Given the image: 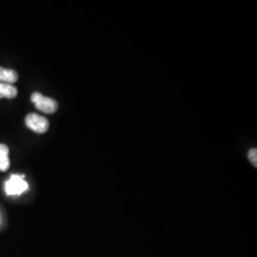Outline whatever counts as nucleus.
I'll list each match as a JSON object with an SVG mask.
<instances>
[{
  "mask_svg": "<svg viewBox=\"0 0 257 257\" xmlns=\"http://www.w3.org/2000/svg\"><path fill=\"white\" fill-rule=\"evenodd\" d=\"M31 100L35 103L38 110L45 113H54L58 109V103L55 99L44 96L40 92H35L32 93Z\"/></svg>",
  "mask_w": 257,
  "mask_h": 257,
  "instance_id": "nucleus-1",
  "label": "nucleus"
},
{
  "mask_svg": "<svg viewBox=\"0 0 257 257\" xmlns=\"http://www.w3.org/2000/svg\"><path fill=\"white\" fill-rule=\"evenodd\" d=\"M25 124L37 134H45L50 127L49 120L37 113H29L25 118Z\"/></svg>",
  "mask_w": 257,
  "mask_h": 257,
  "instance_id": "nucleus-2",
  "label": "nucleus"
},
{
  "mask_svg": "<svg viewBox=\"0 0 257 257\" xmlns=\"http://www.w3.org/2000/svg\"><path fill=\"white\" fill-rule=\"evenodd\" d=\"M24 175H14L11 176L9 181L6 182V193L9 195H19L28 189V184L23 180Z\"/></svg>",
  "mask_w": 257,
  "mask_h": 257,
  "instance_id": "nucleus-3",
  "label": "nucleus"
},
{
  "mask_svg": "<svg viewBox=\"0 0 257 257\" xmlns=\"http://www.w3.org/2000/svg\"><path fill=\"white\" fill-rule=\"evenodd\" d=\"M18 79H19V74L17 71L0 67V83L13 85L14 83L18 81Z\"/></svg>",
  "mask_w": 257,
  "mask_h": 257,
  "instance_id": "nucleus-4",
  "label": "nucleus"
},
{
  "mask_svg": "<svg viewBox=\"0 0 257 257\" xmlns=\"http://www.w3.org/2000/svg\"><path fill=\"white\" fill-rule=\"evenodd\" d=\"M19 93L18 88L11 85V84H5V83H0V99L1 98H15L17 97Z\"/></svg>",
  "mask_w": 257,
  "mask_h": 257,
  "instance_id": "nucleus-5",
  "label": "nucleus"
},
{
  "mask_svg": "<svg viewBox=\"0 0 257 257\" xmlns=\"http://www.w3.org/2000/svg\"><path fill=\"white\" fill-rule=\"evenodd\" d=\"M9 168V147L5 144H0V171L6 172Z\"/></svg>",
  "mask_w": 257,
  "mask_h": 257,
  "instance_id": "nucleus-6",
  "label": "nucleus"
},
{
  "mask_svg": "<svg viewBox=\"0 0 257 257\" xmlns=\"http://www.w3.org/2000/svg\"><path fill=\"white\" fill-rule=\"evenodd\" d=\"M248 159L250 160V162L257 167V150L256 149H251L248 152Z\"/></svg>",
  "mask_w": 257,
  "mask_h": 257,
  "instance_id": "nucleus-7",
  "label": "nucleus"
}]
</instances>
